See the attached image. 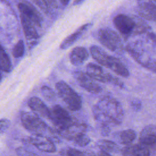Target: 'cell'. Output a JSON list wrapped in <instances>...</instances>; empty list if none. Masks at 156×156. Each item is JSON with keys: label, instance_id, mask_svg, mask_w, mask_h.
Masks as SVG:
<instances>
[{"label": "cell", "instance_id": "6da1fadb", "mask_svg": "<svg viewBox=\"0 0 156 156\" xmlns=\"http://www.w3.org/2000/svg\"><path fill=\"white\" fill-rule=\"evenodd\" d=\"M94 119L99 123L119 125L122 122L124 112L119 101L105 96L101 98L92 108Z\"/></svg>", "mask_w": 156, "mask_h": 156}, {"label": "cell", "instance_id": "7a4b0ae2", "mask_svg": "<svg viewBox=\"0 0 156 156\" xmlns=\"http://www.w3.org/2000/svg\"><path fill=\"white\" fill-rule=\"evenodd\" d=\"M90 51L93 58L102 66L110 69L121 77L129 76L130 73L126 66L119 58L108 55L101 47L92 45L90 48Z\"/></svg>", "mask_w": 156, "mask_h": 156}, {"label": "cell", "instance_id": "3957f363", "mask_svg": "<svg viewBox=\"0 0 156 156\" xmlns=\"http://www.w3.org/2000/svg\"><path fill=\"white\" fill-rule=\"evenodd\" d=\"M113 21L116 29L126 38L147 32L148 26L143 21L136 22L124 14L117 15L114 17Z\"/></svg>", "mask_w": 156, "mask_h": 156}, {"label": "cell", "instance_id": "277c9868", "mask_svg": "<svg viewBox=\"0 0 156 156\" xmlns=\"http://www.w3.org/2000/svg\"><path fill=\"white\" fill-rule=\"evenodd\" d=\"M23 127L35 135H44L47 132L52 134L54 130L49 128L46 122L34 112H23L21 115Z\"/></svg>", "mask_w": 156, "mask_h": 156}, {"label": "cell", "instance_id": "5b68a950", "mask_svg": "<svg viewBox=\"0 0 156 156\" xmlns=\"http://www.w3.org/2000/svg\"><path fill=\"white\" fill-rule=\"evenodd\" d=\"M55 90L57 94L69 110L76 112L81 109L82 107L81 97L65 81L57 82L55 84Z\"/></svg>", "mask_w": 156, "mask_h": 156}, {"label": "cell", "instance_id": "8992f818", "mask_svg": "<svg viewBox=\"0 0 156 156\" xmlns=\"http://www.w3.org/2000/svg\"><path fill=\"white\" fill-rule=\"evenodd\" d=\"M50 120L55 126V131L67 129L77 122V119L73 116L65 108L58 104L53 105L51 109Z\"/></svg>", "mask_w": 156, "mask_h": 156}, {"label": "cell", "instance_id": "52a82bcc", "mask_svg": "<svg viewBox=\"0 0 156 156\" xmlns=\"http://www.w3.org/2000/svg\"><path fill=\"white\" fill-rule=\"evenodd\" d=\"M98 39L104 46L112 52L120 53L124 49L120 36L110 28L101 29L98 32Z\"/></svg>", "mask_w": 156, "mask_h": 156}, {"label": "cell", "instance_id": "ba28073f", "mask_svg": "<svg viewBox=\"0 0 156 156\" xmlns=\"http://www.w3.org/2000/svg\"><path fill=\"white\" fill-rule=\"evenodd\" d=\"M86 73L98 82L105 83H111L121 88H124L123 82L116 77L112 75L110 73L106 71L101 66L89 63L86 66Z\"/></svg>", "mask_w": 156, "mask_h": 156}, {"label": "cell", "instance_id": "9c48e42d", "mask_svg": "<svg viewBox=\"0 0 156 156\" xmlns=\"http://www.w3.org/2000/svg\"><path fill=\"white\" fill-rule=\"evenodd\" d=\"M130 55L140 64L147 69L155 72V60L147 54V51L141 47L138 41L128 44L124 48Z\"/></svg>", "mask_w": 156, "mask_h": 156}, {"label": "cell", "instance_id": "30bf717a", "mask_svg": "<svg viewBox=\"0 0 156 156\" xmlns=\"http://www.w3.org/2000/svg\"><path fill=\"white\" fill-rule=\"evenodd\" d=\"M139 143L148 149L152 155H155L156 129L155 125L149 124L142 129L139 136Z\"/></svg>", "mask_w": 156, "mask_h": 156}, {"label": "cell", "instance_id": "8fae6325", "mask_svg": "<svg viewBox=\"0 0 156 156\" xmlns=\"http://www.w3.org/2000/svg\"><path fill=\"white\" fill-rule=\"evenodd\" d=\"M74 77L78 84L87 91L98 94L102 91V87L87 73L82 71H75Z\"/></svg>", "mask_w": 156, "mask_h": 156}, {"label": "cell", "instance_id": "7c38bea8", "mask_svg": "<svg viewBox=\"0 0 156 156\" xmlns=\"http://www.w3.org/2000/svg\"><path fill=\"white\" fill-rule=\"evenodd\" d=\"M27 141L42 152L53 153L56 151V147L50 137L34 135L33 136L28 138Z\"/></svg>", "mask_w": 156, "mask_h": 156}, {"label": "cell", "instance_id": "4fadbf2b", "mask_svg": "<svg viewBox=\"0 0 156 156\" xmlns=\"http://www.w3.org/2000/svg\"><path fill=\"white\" fill-rule=\"evenodd\" d=\"M21 15L30 20L35 26L41 27L43 18L38 12L31 5L21 2L18 4Z\"/></svg>", "mask_w": 156, "mask_h": 156}, {"label": "cell", "instance_id": "5bb4252c", "mask_svg": "<svg viewBox=\"0 0 156 156\" xmlns=\"http://www.w3.org/2000/svg\"><path fill=\"white\" fill-rule=\"evenodd\" d=\"M21 21L26 38L28 41L29 45L32 47L37 43V40L39 38L35 26L22 15H21Z\"/></svg>", "mask_w": 156, "mask_h": 156}, {"label": "cell", "instance_id": "9a60e30c", "mask_svg": "<svg viewBox=\"0 0 156 156\" xmlns=\"http://www.w3.org/2000/svg\"><path fill=\"white\" fill-rule=\"evenodd\" d=\"M27 104L33 112L35 113L40 117L50 120V109L40 98L36 96L32 97L29 99Z\"/></svg>", "mask_w": 156, "mask_h": 156}, {"label": "cell", "instance_id": "2e32d148", "mask_svg": "<svg viewBox=\"0 0 156 156\" xmlns=\"http://www.w3.org/2000/svg\"><path fill=\"white\" fill-rule=\"evenodd\" d=\"M139 7V14L144 19L149 21H155V5L151 0H137Z\"/></svg>", "mask_w": 156, "mask_h": 156}, {"label": "cell", "instance_id": "e0dca14e", "mask_svg": "<svg viewBox=\"0 0 156 156\" xmlns=\"http://www.w3.org/2000/svg\"><path fill=\"white\" fill-rule=\"evenodd\" d=\"M89 56L87 49L83 46H76L69 54V60L74 66H80L84 63Z\"/></svg>", "mask_w": 156, "mask_h": 156}, {"label": "cell", "instance_id": "ac0fdd59", "mask_svg": "<svg viewBox=\"0 0 156 156\" xmlns=\"http://www.w3.org/2000/svg\"><path fill=\"white\" fill-rule=\"evenodd\" d=\"M120 152L122 155L126 156H149L152 155L148 149L142 144H135L126 146L120 150Z\"/></svg>", "mask_w": 156, "mask_h": 156}, {"label": "cell", "instance_id": "d6986e66", "mask_svg": "<svg viewBox=\"0 0 156 156\" xmlns=\"http://www.w3.org/2000/svg\"><path fill=\"white\" fill-rule=\"evenodd\" d=\"M91 24L87 23L80 26L77 29L74 33L68 36L60 44V48L61 49H66V48L71 46L87 30V29L90 27Z\"/></svg>", "mask_w": 156, "mask_h": 156}, {"label": "cell", "instance_id": "ffe728a7", "mask_svg": "<svg viewBox=\"0 0 156 156\" xmlns=\"http://www.w3.org/2000/svg\"><path fill=\"white\" fill-rule=\"evenodd\" d=\"M97 147L100 151L109 154L110 155L120 152V148L116 143L107 140H101L97 142Z\"/></svg>", "mask_w": 156, "mask_h": 156}, {"label": "cell", "instance_id": "44dd1931", "mask_svg": "<svg viewBox=\"0 0 156 156\" xmlns=\"http://www.w3.org/2000/svg\"><path fill=\"white\" fill-rule=\"evenodd\" d=\"M119 142L124 146L132 144L136 138V133L133 129H126L120 132L118 136Z\"/></svg>", "mask_w": 156, "mask_h": 156}, {"label": "cell", "instance_id": "7402d4cb", "mask_svg": "<svg viewBox=\"0 0 156 156\" xmlns=\"http://www.w3.org/2000/svg\"><path fill=\"white\" fill-rule=\"evenodd\" d=\"M12 69V66L10 58L4 49L0 44V69L7 73H10Z\"/></svg>", "mask_w": 156, "mask_h": 156}, {"label": "cell", "instance_id": "603a6c76", "mask_svg": "<svg viewBox=\"0 0 156 156\" xmlns=\"http://www.w3.org/2000/svg\"><path fill=\"white\" fill-rule=\"evenodd\" d=\"M72 141L74 143L80 147L87 146L90 143V138L87 135L86 131H82L77 133L73 138Z\"/></svg>", "mask_w": 156, "mask_h": 156}, {"label": "cell", "instance_id": "cb8c5ba5", "mask_svg": "<svg viewBox=\"0 0 156 156\" xmlns=\"http://www.w3.org/2000/svg\"><path fill=\"white\" fill-rule=\"evenodd\" d=\"M42 96L48 101H54L56 99V94L54 91L50 87L43 85L41 88Z\"/></svg>", "mask_w": 156, "mask_h": 156}, {"label": "cell", "instance_id": "d4e9b609", "mask_svg": "<svg viewBox=\"0 0 156 156\" xmlns=\"http://www.w3.org/2000/svg\"><path fill=\"white\" fill-rule=\"evenodd\" d=\"M24 53V44L22 40H19L13 47L12 54L15 58L21 57Z\"/></svg>", "mask_w": 156, "mask_h": 156}, {"label": "cell", "instance_id": "484cf974", "mask_svg": "<svg viewBox=\"0 0 156 156\" xmlns=\"http://www.w3.org/2000/svg\"><path fill=\"white\" fill-rule=\"evenodd\" d=\"M59 154L62 155H68V156H74V155L79 156V155H88V154L85 153L77 149L71 148V147H67V148L62 149L60 151Z\"/></svg>", "mask_w": 156, "mask_h": 156}, {"label": "cell", "instance_id": "4316f807", "mask_svg": "<svg viewBox=\"0 0 156 156\" xmlns=\"http://www.w3.org/2000/svg\"><path fill=\"white\" fill-rule=\"evenodd\" d=\"M32 1H33L44 13H48L49 12V6L46 0H32Z\"/></svg>", "mask_w": 156, "mask_h": 156}, {"label": "cell", "instance_id": "83f0119b", "mask_svg": "<svg viewBox=\"0 0 156 156\" xmlns=\"http://www.w3.org/2000/svg\"><path fill=\"white\" fill-rule=\"evenodd\" d=\"M130 105L131 108L135 112L140 111L142 107V102L138 98H133L130 101Z\"/></svg>", "mask_w": 156, "mask_h": 156}, {"label": "cell", "instance_id": "f1b7e54d", "mask_svg": "<svg viewBox=\"0 0 156 156\" xmlns=\"http://www.w3.org/2000/svg\"><path fill=\"white\" fill-rule=\"evenodd\" d=\"M99 128L101 134L103 136H108L111 132L110 124L106 123H99Z\"/></svg>", "mask_w": 156, "mask_h": 156}, {"label": "cell", "instance_id": "f546056e", "mask_svg": "<svg viewBox=\"0 0 156 156\" xmlns=\"http://www.w3.org/2000/svg\"><path fill=\"white\" fill-rule=\"evenodd\" d=\"M10 122L7 119H0V133H2L5 131L10 126Z\"/></svg>", "mask_w": 156, "mask_h": 156}, {"label": "cell", "instance_id": "4dcf8cb0", "mask_svg": "<svg viewBox=\"0 0 156 156\" xmlns=\"http://www.w3.org/2000/svg\"><path fill=\"white\" fill-rule=\"evenodd\" d=\"M16 152L18 153V155H37V154L30 152L28 151L23 148H18L16 150Z\"/></svg>", "mask_w": 156, "mask_h": 156}, {"label": "cell", "instance_id": "1f68e13d", "mask_svg": "<svg viewBox=\"0 0 156 156\" xmlns=\"http://www.w3.org/2000/svg\"><path fill=\"white\" fill-rule=\"evenodd\" d=\"M46 1L49 6L54 8L58 7V3L57 2V0H46Z\"/></svg>", "mask_w": 156, "mask_h": 156}, {"label": "cell", "instance_id": "d6a6232c", "mask_svg": "<svg viewBox=\"0 0 156 156\" xmlns=\"http://www.w3.org/2000/svg\"><path fill=\"white\" fill-rule=\"evenodd\" d=\"M59 1L61 2V4L64 5V6H66L68 5V4L69 3V0H59Z\"/></svg>", "mask_w": 156, "mask_h": 156}, {"label": "cell", "instance_id": "836d02e7", "mask_svg": "<svg viewBox=\"0 0 156 156\" xmlns=\"http://www.w3.org/2000/svg\"><path fill=\"white\" fill-rule=\"evenodd\" d=\"M83 0H75L74 1V4H78L79 3H80L81 2H82Z\"/></svg>", "mask_w": 156, "mask_h": 156}, {"label": "cell", "instance_id": "e575fe53", "mask_svg": "<svg viewBox=\"0 0 156 156\" xmlns=\"http://www.w3.org/2000/svg\"><path fill=\"white\" fill-rule=\"evenodd\" d=\"M1 80V73H0V81Z\"/></svg>", "mask_w": 156, "mask_h": 156}]
</instances>
